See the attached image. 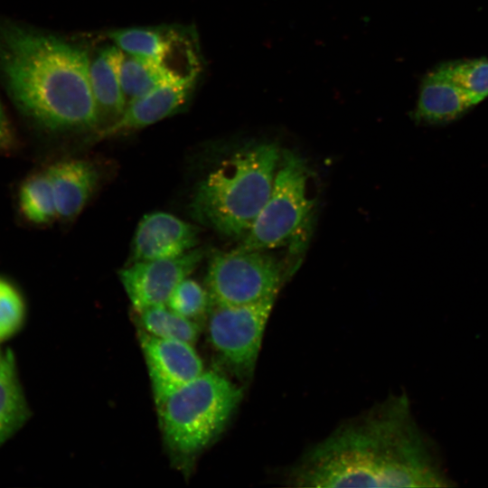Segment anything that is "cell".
<instances>
[{"mask_svg": "<svg viewBox=\"0 0 488 488\" xmlns=\"http://www.w3.org/2000/svg\"><path fill=\"white\" fill-rule=\"evenodd\" d=\"M296 487H451L437 447L405 395L342 424L292 469Z\"/></svg>", "mask_w": 488, "mask_h": 488, "instance_id": "1", "label": "cell"}, {"mask_svg": "<svg viewBox=\"0 0 488 488\" xmlns=\"http://www.w3.org/2000/svg\"><path fill=\"white\" fill-rule=\"evenodd\" d=\"M88 52L61 38L0 24V72L18 108L53 131L99 126Z\"/></svg>", "mask_w": 488, "mask_h": 488, "instance_id": "2", "label": "cell"}, {"mask_svg": "<svg viewBox=\"0 0 488 488\" xmlns=\"http://www.w3.org/2000/svg\"><path fill=\"white\" fill-rule=\"evenodd\" d=\"M272 143L249 145L221 161L198 185L192 217L229 237H245L271 192L281 159Z\"/></svg>", "mask_w": 488, "mask_h": 488, "instance_id": "3", "label": "cell"}, {"mask_svg": "<svg viewBox=\"0 0 488 488\" xmlns=\"http://www.w3.org/2000/svg\"><path fill=\"white\" fill-rule=\"evenodd\" d=\"M241 398L240 388L214 371L155 398L166 445L183 456L200 452L224 429Z\"/></svg>", "mask_w": 488, "mask_h": 488, "instance_id": "4", "label": "cell"}, {"mask_svg": "<svg viewBox=\"0 0 488 488\" xmlns=\"http://www.w3.org/2000/svg\"><path fill=\"white\" fill-rule=\"evenodd\" d=\"M309 174L305 164L285 152L265 205L243 238L240 247L266 250L292 241L306 226L314 209L308 193Z\"/></svg>", "mask_w": 488, "mask_h": 488, "instance_id": "5", "label": "cell"}, {"mask_svg": "<svg viewBox=\"0 0 488 488\" xmlns=\"http://www.w3.org/2000/svg\"><path fill=\"white\" fill-rule=\"evenodd\" d=\"M283 278L276 258L264 250L239 246L212 254L205 287L211 305H240L277 296Z\"/></svg>", "mask_w": 488, "mask_h": 488, "instance_id": "6", "label": "cell"}, {"mask_svg": "<svg viewBox=\"0 0 488 488\" xmlns=\"http://www.w3.org/2000/svg\"><path fill=\"white\" fill-rule=\"evenodd\" d=\"M277 296L240 305H211L207 317L211 344L235 373L249 377Z\"/></svg>", "mask_w": 488, "mask_h": 488, "instance_id": "7", "label": "cell"}, {"mask_svg": "<svg viewBox=\"0 0 488 488\" xmlns=\"http://www.w3.org/2000/svg\"><path fill=\"white\" fill-rule=\"evenodd\" d=\"M203 258L200 249L173 258L136 261L119 271V279L136 313L166 305L177 285Z\"/></svg>", "mask_w": 488, "mask_h": 488, "instance_id": "8", "label": "cell"}, {"mask_svg": "<svg viewBox=\"0 0 488 488\" xmlns=\"http://www.w3.org/2000/svg\"><path fill=\"white\" fill-rule=\"evenodd\" d=\"M138 337L155 398L192 381L204 371L192 344L155 337L143 330Z\"/></svg>", "mask_w": 488, "mask_h": 488, "instance_id": "9", "label": "cell"}, {"mask_svg": "<svg viewBox=\"0 0 488 488\" xmlns=\"http://www.w3.org/2000/svg\"><path fill=\"white\" fill-rule=\"evenodd\" d=\"M197 226L164 211L145 215L135 231L132 259L145 261L173 258L196 248Z\"/></svg>", "mask_w": 488, "mask_h": 488, "instance_id": "10", "label": "cell"}, {"mask_svg": "<svg viewBox=\"0 0 488 488\" xmlns=\"http://www.w3.org/2000/svg\"><path fill=\"white\" fill-rule=\"evenodd\" d=\"M195 79L162 84L129 102L115 121L102 128V138L126 134L153 125L180 110L187 102Z\"/></svg>", "mask_w": 488, "mask_h": 488, "instance_id": "11", "label": "cell"}, {"mask_svg": "<svg viewBox=\"0 0 488 488\" xmlns=\"http://www.w3.org/2000/svg\"><path fill=\"white\" fill-rule=\"evenodd\" d=\"M46 173L52 186L58 218H74L94 191L98 181L97 169L85 160L69 159L54 163Z\"/></svg>", "mask_w": 488, "mask_h": 488, "instance_id": "12", "label": "cell"}, {"mask_svg": "<svg viewBox=\"0 0 488 488\" xmlns=\"http://www.w3.org/2000/svg\"><path fill=\"white\" fill-rule=\"evenodd\" d=\"M471 106L465 94L452 80L445 64L430 71L423 80L415 119L439 125L461 117Z\"/></svg>", "mask_w": 488, "mask_h": 488, "instance_id": "13", "label": "cell"}, {"mask_svg": "<svg viewBox=\"0 0 488 488\" xmlns=\"http://www.w3.org/2000/svg\"><path fill=\"white\" fill-rule=\"evenodd\" d=\"M122 55L123 52L114 44L103 48L90 61V84L100 123L105 118L108 124L115 121L127 107L120 80Z\"/></svg>", "mask_w": 488, "mask_h": 488, "instance_id": "14", "label": "cell"}, {"mask_svg": "<svg viewBox=\"0 0 488 488\" xmlns=\"http://www.w3.org/2000/svg\"><path fill=\"white\" fill-rule=\"evenodd\" d=\"M195 78L196 75H184L160 62L123 52L120 80L127 105L162 84Z\"/></svg>", "mask_w": 488, "mask_h": 488, "instance_id": "15", "label": "cell"}, {"mask_svg": "<svg viewBox=\"0 0 488 488\" xmlns=\"http://www.w3.org/2000/svg\"><path fill=\"white\" fill-rule=\"evenodd\" d=\"M108 37L124 52L168 67L167 58L173 53L174 44L182 40L176 32L159 28L119 29L109 33Z\"/></svg>", "mask_w": 488, "mask_h": 488, "instance_id": "16", "label": "cell"}, {"mask_svg": "<svg viewBox=\"0 0 488 488\" xmlns=\"http://www.w3.org/2000/svg\"><path fill=\"white\" fill-rule=\"evenodd\" d=\"M28 417V408L16 375L13 355L0 359V445L10 437Z\"/></svg>", "mask_w": 488, "mask_h": 488, "instance_id": "17", "label": "cell"}, {"mask_svg": "<svg viewBox=\"0 0 488 488\" xmlns=\"http://www.w3.org/2000/svg\"><path fill=\"white\" fill-rule=\"evenodd\" d=\"M136 314L141 330L153 336L194 345L200 335V324L177 314L166 305L150 307Z\"/></svg>", "mask_w": 488, "mask_h": 488, "instance_id": "18", "label": "cell"}, {"mask_svg": "<svg viewBox=\"0 0 488 488\" xmlns=\"http://www.w3.org/2000/svg\"><path fill=\"white\" fill-rule=\"evenodd\" d=\"M19 204L24 217L33 223L45 224L58 218L54 193L46 171L25 179L19 190Z\"/></svg>", "mask_w": 488, "mask_h": 488, "instance_id": "19", "label": "cell"}, {"mask_svg": "<svg viewBox=\"0 0 488 488\" xmlns=\"http://www.w3.org/2000/svg\"><path fill=\"white\" fill-rule=\"evenodd\" d=\"M448 75L471 106L488 97V59L478 58L445 64Z\"/></svg>", "mask_w": 488, "mask_h": 488, "instance_id": "20", "label": "cell"}, {"mask_svg": "<svg viewBox=\"0 0 488 488\" xmlns=\"http://www.w3.org/2000/svg\"><path fill=\"white\" fill-rule=\"evenodd\" d=\"M166 305L177 314L200 324L208 317L211 301L206 287L188 277L177 285Z\"/></svg>", "mask_w": 488, "mask_h": 488, "instance_id": "21", "label": "cell"}, {"mask_svg": "<svg viewBox=\"0 0 488 488\" xmlns=\"http://www.w3.org/2000/svg\"><path fill=\"white\" fill-rule=\"evenodd\" d=\"M24 318L21 294L9 281L0 277V341L13 335Z\"/></svg>", "mask_w": 488, "mask_h": 488, "instance_id": "22", "label": "cell"}, {"mask_svg": "<svg viewBox=\"0 0 488 488\" xmlns=\"http://www.w3.org/2000/svg\"><path fill=\"white\" fill-rule=\"evenodd\" d=\"M14 144V134L9 121L0 104V148H10Z\"/></svg>", "mask_w": 488, "mask_h": 488, "instance_id": "23", "label": "cell"}, {"mask_svg": "<svg viewBox=\"0 0 488 488\" xmlns=\"http://www.w3.org/2000/svg\"><path fill=\"white\" fill-rule=\"evenodd\" d=\"M2 355L0 354V359H1Z\"/></svg>", "mask_w": 488, "mask_h": 488, "instance_id": "24", "label": "cell"}]
</instances>
